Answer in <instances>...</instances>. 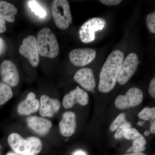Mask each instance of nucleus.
<instances>
[{
    "mask_svg": "<svg viewBox=\"0 0 155 155\" xmlns=\"http://www.w3.org/2000/svg\"><path fill=\"white\" fill-rule=\"evenodd\" d=\"M125 119L126 115L125 114L122 113L119 114L111 124L110 127V130L112 132L116 131L120 125L126 121Z\"/></svg>",
    "mask_w": 155,
    "mask_h": 155,
    "instance_id": "22",
    "label": "nucleus"
},
{
    "mask_svg": "<svg viewBox=\"0 0 155 155\" xmlns=\"http://www.w3.org/2000/svg\"><path fill=\"white\" fill-rule=\"evenodd\" d=\"M89 102V96L87 92L78 86L65 95L63 98L62 104L65 109H70L74 107L75 104L85 106Z\"/></svg>",
    "mask_w": 155,
    "mask_h": 155,
    "instance_id": "11",
    "label": "nucleus"
},
{
    "mask_svg": "<svg viewBox=\"0 0 155 155\" xmlns=\"http://www.w3.org/2000/svg\"><path fill=\"white\" fill-rule=\"evenodd\" d=\"M39 54L50 58H55L59 54V46L57 38L48 28L40 30L36 39Z\"/></svg>",
    "mask_w": 155,
    "mask_h": 155,
    "instance_id": "3",
    "label": "nucleus"
},
{
    "mask_svg": "<svg viewBox=\"0 0 155 155\" xmlns=\"http://www.w3.org/2000/svg\"><path fill=\"white\" fill-rule=\"evenodd\" d=\"M76 126L77 122L75 114L71 111L65 112L59 123L61 134L65 137L72 136L75 133Z\"/></svg>",
    "mask_w": 155,
    "mask_h": 155,
    "instance_id": "16",
    "label": "nucleus"
},
{
    "mask_svg": "<svg viewBox=\"0 0 155 155\" xmlns=\"http://www.w3.org/2000/svg\"><path fill=\"white\" fill-rule=\"evenodd\" d=\"M1 147H2V146H1V145H0V149H1Z\"/></svg>",
    "mask_w": 155,
    "mask_h": 155,
    "instance_id": "36",
    "label": "nucleus"
},
{
    "mask_svg": "<svg viewBox=\"0 0 155 155\" xmlns=\"http://www.w3.org/2000/svg\"><path fill=\"white\" fill-rule=\"evenodd\" d=\"M150 132L148 130H146V131H144V134L145 136H148L149 135H150Z\"/></svg>",
    "mask_w": 155,
    "mask_h": 155,
    "instance_id": "33",
    "label": "nucleus"
},
{
    "mask_svg": "<svg viewBox=\"0 0 155 155\" xmlns=\"http://www.w3.org/2000/svg\"><path fill=\"white\" fill-rule=\"evenodd\" d=\"M140 119L144 121L155 120V108L145 107L143 108L138 115Z\"/></svg>",
    "mask_w": 155,
    "mask_h": 155,
    "instance_id": "21",
    "label": "nucleus"
},
{
    "mask_svg": "<svg viewBox=\"0 0 155 155\" xmlns=\"http://www.w3.org/2000/svg\"><path fill=\"white\" fill-rule=\"evenodd\" d=\"M73 155H87L86 153L84 152V151L82 150H79L76 151L73 154Z\"/></svg>",
    "mask_w": 155,
    "mask_h": 155,
    "instance_id": "31",
    "label": "nucleus"
},
{
    "mask_svg": "<svg viewBox=\"0 0 155 155\" xmlns=\"http://www.w3.org/2000/svg\"><path fill=\"white\" fill-rule=\"evenodd\" d=\"M150 131L151 133L153 134H155V120H152L151 122L150 125Z\"/></svg>",
    "mask_w": 155,
    "mask_h": 155,
    "instance_id": "30",
    "label": "nucleus"
},
{
    "mask_svg": "<svg viewBox=\"0 0 155 155\" xmlns=\"http://www.w3.org/2000/svg\"><path fill=\"white\" fill-rule=\"evenodd\" d=\"M17 14V9L15 6L5 1H0V19L13 22Z\"/></svg>",
    "mask_w": 155,
    "mask_h": 155,
    "instance_id": "17",
    "label": "nucleus"
},
{
    "mask_svg": "<svg viewBox=\"0 0 155 155\" xmlns=\"http://www.w3.org/2000/svg\"><path fill=\"white\" fill-rule=\"evenodd\" d=\"M123 155H147L146 154L144 153H143L142 152H139V153H134V152H131V153H127Z\"/></svg>",
    "mask_w": 155,
    "mask_h": 155,
    "instance_id": "32",
    "label": "nucleus"
},
{
    "mask_svg": "<svg viewBox=\"0 0 155 155\" xmlns=\"http://www.w3.org/2000/svg\"><path fill=\"white\" fill-rule=\"evenodd\" d=\"M96 52L93 49L79 48L72 50L69 54L70 62L76 67H83L91 63L95 58Z\"/></svg>",
    "mask_w": 155,
    "mask_h": 155,
    "instance_id": "10",
    "label": "nucleus"
},
{
    "mask_svg": "<svg viewBox=\"0 0 155 155\" xmlns=\"http://www.w3.org/2000/svg\"><path fill=\"white\" fill-rule=\"evenodd\" d=\"M6 155H17V154L15 153L14 152H9Z\"/></svg>",
    "mask_w": 155,
    "mask_h": 155,
    "instance_id": "35",
    "label": "nucleus"
},
{
    "mask_svg": "<svg viewBox=\"0 0 155 155\" xmlns=\"http://www.w3.org/2000/svg\"><path fill=\"white\" fill-rule=\"evenodd\" d=\"M147 144V140L143 136L140 134L138 137L134 140L132 146L130 147L126 150V153H139L146 150L145 146Z\"/></svg>",
    "mask_w": 155,
    "mask_h": 155,
    "instance_id": "18",
    "label": "nucleus"
},
{
    "mask_svg": "<svg viewBox=\"0 0 155 155\" xmlns=\"http://www.w3.org/2000/svg\"><path fill=\"white\" fill-rule=\"evenodd\" d=\"M106 25V21L103 18H92L84 22L79 30L81 41L84 43L91 42L95 38V32L102 30Z\"/></svg>",
    "mask_w": 155,
    "mask_h": 155,
    "instance_id": "6",
    "label": "nucleus"
},
{
    "mask_svg": "<svg viewBox=\"0 0 155 155\" xmlns=\"http://www.w3.org/2000/svg\"><path fill=\"white\" fill-rule=\"evenodd\" d=\"M0 75L3 82L10 87H15L19 82V72L12 61L6 60L0 65Z\"/></svg>",
    "mask_w": 155,
    "mask_h": 155,
    "instance_id": "9",
    "label": "nucleus"
},
{
    "mask_svg": "<svg viewBox=\"0 0 155 155\" xmlns=\"http://www.w3.org/2000/svg\"><path fill=\"white\" fill-rule=\"evenodd\" d=\"M140 134L138 132V130L133 127H129L125 130L123 135V137L127 140L135 139L138 137Z\"/></svg>",
    "mask_w": 155,
    "mask_h": 155,
    "instance_id": "25",
    "label": "nucleus"
},
{
    "mask_svg": "<svg viewBox=\"0 0 155 155\" xmlns=\"http://www.w3.org/2000/svg\"><path fill=\"white\" fill-rule=\"evenodd\" d=\"M149 93L153 98H155V78H153L150 82L149 87Z\"/></svg>",
    "mask_w": 155,
    "mask_h": 155,
    "instance_id": "27",
    "label": "nucleus"
},
{
    "mask_svg": "<svg viewBox=\"0 0 155 155\" xmlns=\"http://www.w3.org/2000/svg\"><path fill=\"white\" fill-rule=\"evenodd\" d=\"M124 58V54L119 50L113 51L108 56L100 72L98 87L100 92L107 93L114 89Z\"/></svg>",
    "mask_w": 155,
    "mask_h": 155,
    "instance_id": "1",
    "label": "nucleus"
},
{
    "mask_svg": "<svg viewBox=\"0 0 155 155\" xmlns=\"http://www.w3.org/2000/svg\"><path fill=\"white\" fill-rule=\"evenodd\" d=\"M147 25L149 30L152 33H155V12L148 14L146 17Z\"/></svg>",
    "mask_w": 155,
    "mask_h": 155,
    "instance_id": "23",
    "label": "nucleus"
},
{
    "mask_svg": "<svg viewBox=\"0 0 155 155\" xmlns=\"http://www.w3.org/2000/svg\"><path fill=\"white\" fill-rule=\"evenodd\" d=\"M101 3L107 6H116L122 2L121 0H101Z\"/></svg>",
    "mask_w": 155,
    "mask_h": 155,
    "instance_id": "26",
    "label": "nucleus"
},
{
    "mask_svg": "<svg viewBox=\"0 0 155 155\" xmlns=\"http://www.w3.org/2000/svg\"><path fill=\"white\" fill-rule=\"evenodd\" d=\"M75 82L88 91L93 90L96 87L94 73L90 68H81L78 70L74 76Z\"/></svg>",
    "mask_w": 155,
    "mask_h": 155,
    "instance_id": "13",
    "label": "nucleus"
},
{
    "mask_svg": "<svg viewBox=\"0 0 155 155\" xmlns=\"http://www.w3.org/2000/svg\"><path fill=\"white\" fill-rule=\"evenodd\" d=\"M139 61L138 56L135 53H131L123 61L117 81L121 85L127 83L134 75L137 69Z\"/></svg>",
    "mask_w": 155,
    "mask_h": 155,
    "instance_id": "7",
    "label": "nucleus"
},
{
    "mask_svg": "<svg viewBox=\"0 0 155 155\" xmlns=\"http://www.w3.org/2000/svg\"><path fill=\"white\" fill-rule=\"evenodd\" d=\"M61 107L59 100L50 97L45 94L40 97L39 112L42 117H52L57 114Z\"/></svg>",
    "mask_w": 155,
    "mask_h": 155,
    "instance_id": "12",
    "label": "nucleus"
},
{
    "mask_svg": "<svg viewBox=\"0 0 155 155\" xmlns=\"http://www.w3.org/2000/svg\"><path fill=\"white\" fill-rule=\"evenodd\" d=\"M144 122H142V121H140L137 123V125H140V126H142L144 124Z\"/></svg>",
    "mask_w": 155,
    "mask_h": 155,
    "instance_id": "34",
    "label": "nucleus"
},
{
    "mask_svg": "<svg viewBox=\"0 0 155 155\" xmlns=\"http://www.w3.org/2000/svg\"><path fill=\"white\" fill-rule=\"evenodd\" d=\"M19 51L22 55L28 59L33 67L38 66L39 56L35 37L29 35L24 38L19 48Z\"/></svg>",
    "mask_w": 155,
    "mask_h": 155,
    "instance_id": "8",
    "label": "nucleus"
},
{
    "mask_svg": "<svg viewBox=\"0 0 155 155\" xmlns=\"http://www.w3.org/2000/svg\"><path fill=\"white\" fill-rule=\"evenodd\" d=\"M131 127V124L129 122L125 121V122L122 124L116 130V133L114 135V137L116 139H121L123 137V135L125 133V130L127 128Z\"/></svg>",
    "mask_w": 155,
    "mask_h": 155,
    "instance_id": "24",
    "label": "nucleus"
},
{
    "mask_svg": "<svg viewBox=\"0 0 155 155\" xmlns=\"http://www.w3.org/2000/svg\"><path fill=\"white\" fill-rule=\"evenodd\" d=\"M51 10L56 26L61 29L69 28L72 21L69 2L67 0H54Z\"/></svg>",
    "mask_w": 155,
    "mask_h": 155,
    "instance_id": "4",
    "label": "nucleus"
},
{
    "mask_svg": "<svg viewBox=\"0 0 155 155\" xmlns=\"http://www.w3.org/2000/svg\"><path fill=\"white\" fill-rule=\"evenodd\" d=\"M40 101L36 98V95L31 92L25 100L19 103L17 107L18 114L22 116H29L39 110Z\"/></svg>",
    "mask_w": 155,
    "mask_h": 155,
    "instance_id": "15",
    "label": "nucleus"
},
{
    "mask_svg": "<svg viewBox=\"0 0 155 155\" xmlns=\"http://www.w3.org/2000/svg\"><path fill=\"white\" fill-rule=\"evenodd\" d=\"M6 22L5 20L0 19V33L5 32L6 30Z\"/></svg>",
    "mask_w": 155,
    "mask_h": 155,
    "instance_id": "29",
    "label": "nucleus"
},
{
    "mask_svg": "<svg viewBox=\"0 0 155 155\" xmlns=\"http://www.w3.org/2000/svg\"><path fill=\"white\" fill-rule=\"evenodd\" d=\"M6 45L5 40L0 37V56L5 51Z\"/></svg>",
    "mask_w": 155,
    "mask_h": 155,
    "instance_id": "28",
    "label": "nucleus"
},
{
    "mask_svg": "<svg viewBox=\"0 0 155 155\" xmlns=\"http://www.w3.org/2000/svg\"><path fill=\"white\" fill-rule=\"evenodd\" d=\"M27 125L34 132L38 135L45 136L48 134L52 127V123L42 117L31 116L26 119Z\"/></svg>",
    "mask_w": 155,
    "mask_h": 155,
    "instance_id": "14",
    "label": "nucleus"
},
{
    "mask_svg": "<svg viewBox=\"0 0 155 155\" xmlns=\"http://www.w3.org/2000/svg\"><path fill=\"white\" fill-rule=\"evenodd\" d=\"M27 4L31 11L40 18H43L46 16V12L39 5L37 1L34 0L28 1Z\"/></svg>",
    "mask_w": 155,
    "mask_h": 155,
    "instance_id": "20",
    "label": "nucleus"
},
{
    "mask_svg": "<svg viewBox=\"0 0 155 155\" xmlns=\"http://www.w3.org/2000/svg\"><path fill=\"white\" fill-rule=\"evenodd\" d=\"M13 95L11 87L3 82H0V105L6 104Z\"/></svg>",
    "mask_w": 155,
    "mask_h": 155,
    "instance_id": "19",
    "label": "nucleus"
},
{
    "mask_svg": "<svg viewBox=\"0 0 155 155\" xmlns=\"http://www.w3.org/2000/svg\"><path fill=\"white\" fill-rule=\"evenodd\" d=\"M8 142L14 152L21 155H36L41 151L42 143L35 137L23 138L16 133H11L8 137Z\"/></svg>",
    "mask_w": 155,
    "mask_h": 155,
    "instance_id": "2",
    "label": "nucleus"
},
{
    "mask_svg": "<svg viewBox=\"0 0 155 155\" xmlns=\"http://www.w3.org/2000/svg\"><path fill=\"white\" fill-rule=\"evenodd\" d=\"M143 97V93L140 89L132 87L129 89L124 95H119L116 97L115 106L120 110L134 107L142 102Z\"/></svg>",
    "mask_w": 155,
    "mask_h": 155,
    "instance_id": "5",
    "label": "nucleus"
}]
</instances>
